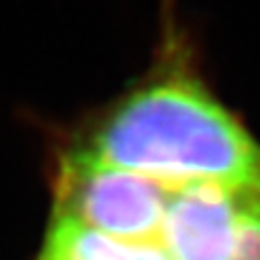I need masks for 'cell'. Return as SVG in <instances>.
I'll return each instance as SVG.
<instances>
[{
  "label": "cell",
  "instance_id": "cell-1",
  "mask_svg": "<svg viewBox=\"0 0 260 260\" xmlns=\"http://www.w3.org/2000/svg\"><path fill=\"white\" fill-rule=\"evenodd\" d=\"M83 148L109 165L169 186L260 184V145L180 68L128 93Z\"/></svg>",
  "mask_w": 260,
  "mask_h": 260
},
{
  "label": "cell",
  "instance_id": "cell-2",
  "mask_svg": "<svg viewBox=\"0 0 260 260\" xmlns=\"http://www.w3.org/2000/svg\"><path fill=\"white\" fill-rule=\"evenodd\" d=\"M174 186L70 150L54 180V217L128 243H158Z\"/></svg>",
  "mask_w": 260,
  "mask_h": 260
},
{
  "label": "cell",
  "instance_id": "cell-3",
  "mask_svg": "<svg viewBox=\"0 0 260 260\" xmlns=\"http://www.w3.org/2000/svg\"><path fill=\"white\" fill-rule=\"evenodd\" d=\"M260 184L174 186L156 245L169 260H234Z\"/></svg>",
  "mask_w": 260,
  "mask_h": 260
},
{
  "label": "cell",
  "instance_id": "cell-4",
  "mask_svg": "<svg viewBox=\"0 0 260 260\" xmlns=\"http://www.w3.org/2000/svg\"><path fill=\"white\" fill-rule=\"evenodd\" d=\"M39 260H169L158 245L111 239L72 219L54 217Z\"/></svg>",
  "mask_w": 260,
  "mask_h": 260
}]
</instances>
